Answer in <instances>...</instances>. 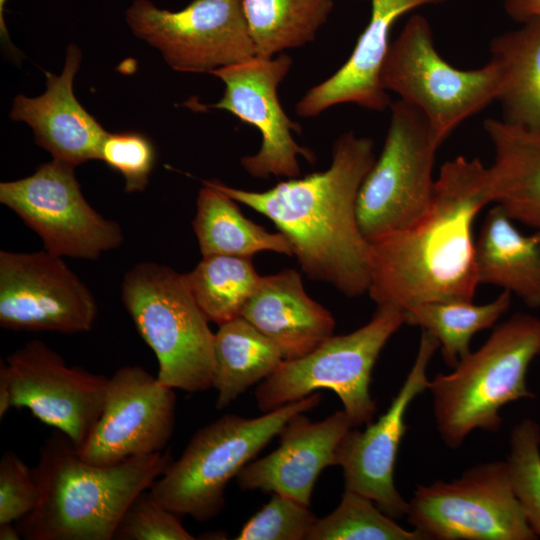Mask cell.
<instances>
[{
    "mask_svg": "<svg viewBox=\"0 0 540 540\" xmlns=\"http://www.w3.org/2000/svg\"><path fill=\"white\" fill-rule=\"evenodd\" d=\"M375 160L373 140L347 131L335 140L324 171L287 178L265 191L216 179L202 182L271 220L309 278L356 297L368 292L371 254L358 226L356 202Z\"/></svg>",
    "mask_w": 540,
    "mask_h": 540,
    "instance_id": "1",
    "label": "cell"
},
{
    "mask_svg": "<svg viewBox=\"0 0 540 540\" xmlns=\"http://www.w3.org/2000/svg\"><path fill=\"white\" fill-rule=\"evenodd\" d=\"M490 203L489 167L464 156L445 162L424 214L371 244L370 298L402 311L426 302L473 301L480 284L473 225Z\"/></svg>",
    "mask_w": 540,
    "mask_h": 540,
    "instance_id": "2",
    "label": "cell"
},
{
    "mask_svg": "<svg viewBox=\"0 0 540 540\" xmlns=\"http://www.w3.org/2000/svg\"><path fill=\"white\" fill-rule=\"evenodd\" d=\"M173 462L169 450L114 465L84 461L62 432L46 439L32 469L35 508L16 525L26 540H111L132 501Z\"/></svg>",
    "mask_w": 540,
    "mask_h": 540,
    "instance_id": "3",
    "label": "cell"
},
{
    "mask_svg": "<svg viewBox=\"0 0 540 540\" xmlns=\"http://www.w3.org/2000/svg\"><path fill=\"white\" fill-rule=\"evenodd\" d=\"M540 355V318L516 313L497 325L485 343L453 371L429 381L436 427L451 449L476 429L496 432L505 405L535 395L526 375Z\"/></svg>",
    "mask_w": 540,
    "mask_h": 540,
    "instance_id": "4",
    "label": "cell"
},
{
    "mask_svg": "<svg viewBox=\"0 0 540 540\" xmlns=\"http://www.w3.org/2000/svg\"><path fill=\"white\" fill-rule=\"evenodd\" d=\"M320 401V393H312L255 418L223 415L195 432L182 455L149 491L178 516L198 522L215 518L225 505V489L231 479L293 416L313 410Z\"/></svg>",
    "mask_w": 540,
    "mask_h": 540,
    "instance_id": "5",
    "label": "cell"
},
{
    "mask_svg": "<svg viewBox=\"0 0 540 540\" xmlns=\"http://www.w3.org/2000/svg\"><path fill=\"white\" fill-rule=\"evenodd\" d=\"M121 297L157 358V377L163 384L189 393L213 387L215 333L183 274L156 262H140L125 273Z\"/></svg>",
    "mask_w": 540,
    "mask_h": 540,
    "instance_id": "6",
    "label": "cell"
},
{
    "mask_svg": "<svg viewBox=\"0 0 540 540\" xmlns=\"http://www.w3.org/2000/svg\"><path fill=\"white\" fill-rule=\"evenodd\" d=\"M428 20L409 17L390 43L381 70V84L388 92L420 110L441 145L466 119L497 99L501 73L495 61L462 70L437 52Z\"/></svg>",
    "mask_w": 540,
    "mask_h": 540,
    "instance_id": "7",
    "label": "cell"
},
{
    "mask_svg": "<svg viewBox=\"0 0 540 540\" xmlns=\"http://www.w3.org/2000/svg\"><path fill=\"white\" fill-rule=\"evenodd\" d=\"M404 324L403 311L379 305L368 323L345 335H332L309 354L284 360L255 389L263 413L326 388L337 394L353 427L372 422L377 406L370 394L373 367L390 337Z\"/></svg>",
    "mask_w": 540,
    "mask_h": 540,
    "instance_id": "8",
    "label": "cell"
},
{
    "mask_svg": "<svg viewBox=\"0 0 540 540\" xmlns=\"http://www.w3.org/2000/svg\"><path fill=\"white\" fill-rule=\"evenodd\" d=\"M389 109L384 146L356 202L358 226L370 244L406 229L427 210L435 185V154L441 146L420 110L400 99Z\"/></svg>",
    "mask_w": 540,
    "mask_h": 540,
    "instance_id": "9",
    "label": "cell"
},
{
    "mask_svg": "<svg viewBox=\"0 0 540 540\" xmlns=\"http://www.w3.org/2000/svg\"><path fill=\"white\" fill-rule=\"evenodd\" d=\"M409 524L425 539L535 540L506 461L476 464L450 482L417 485Z\"/></svg>",
    "mask_w": 540,
    "mask_h": 540,
    "instance_id": "10",
    "label": "cell"
},
{
    "mask_svg": "<svg viewBox=\"0 0 540 540\" xmlns=\"http://www.w3.org/2000/svg\"><path fill=\"white\" fill-rule=\"evenodd\" d=\"M75 166L53 159L22 179L0 183V202L60 256L97 260L121 246L120 225L99 214L84 198Z\"/></svg>",
    "mask_w": 540,
    "mask_h": 540,
    "instance_id": "11",
    "label": "cell"
},
{
    "mask_svg": "<svg viewBox=\"0 0 540 540\" xmlns=\"http://www.w3.org/2000/svg\"><path fill=\"white\" fill-rule=\"evenodd\" d=\"M125 18L176 71L210 74L256 56L240 0H192L178 11L134 0Z\"/></svg>",
    "mask_w": 540,
    "mask_h": 540,
    "instance_id": "12",
    "label": "cell"
},
{
    "mask_svg": "<svg viewBox=\"0 0 540 540\" xmlns=\"http://www.w3.org/2000/svg\"><path fill=\"white\" fill-rule=\"evenodd\" d=\"M94 295L65 263L46 250L0 251V325L13 331H89Z\"/></svg>",
    "mask_w": 540,
    "mask_h": 540,
    "instance_id": "13",
    "label": "cell"
},
{
    "mask_svg": "<svg viewBox=\"0 0 540 540\" xmlns=\"http://www.w3.org/2000/svg\"><path fill=\"white\" fill-rule=\"evenodd\" d=\"M292 63L285 53L269 59L255 56L210 73L225 84L223 96L210 107L232 113L261 134L258 152L240 160L254 178H296L301 172L299 156L315 161L313 152L295 141L293 132L299 134L301 126L288 117L278 97V87Z\"/></svg>",
    "mask_w": 540,
    "mask_h": 540,
    "instance_id": "14",
    "label": "cell"
},
{
    "mask_svg": "<svg viewBox=\"0 0 540 540\" xmlns=\"http://www.w3.org/2000/svg\"><path fill=\"white\" fill-rule=\"evenodd\" d=\"M5 363L12 407L30 410L79 450L103 412L109 377L67 366L59 353L40 340L25 343Z\"/></svg>",
    "mask_w": 540,
    "mask_h": 540,
    "instance_id": "15",
    "label": "cell"
},
{
    "mask_svg": "<svg viewBox=\"0 0 540 540\" xmlns=\"http://www.w3.org/2000/svg\"><path fill=\"white\" fill-rule=\"evenodd\" d=\"M176 394L140 366H123L108 379L103 412L80 457L114 465L129 457L164 451L175 425Z\"/></svg>",
    "mask_w": 540,
    "mask_h": 540,
    "instance_id": "16",
    "label": "cell"
},
{
    "mask_svg": "<svg viewBox=\"0 0 540 540\" xmlns=\"http://www.w3.org/2000/svg\"><path fill=\"white\" fill-rule=\"evenodd\" d=\"M438 348V341L421 330L413 365L386 412L363 431L349 429L336 450L345 490L370 498L394 519L405 516L408 510V502L394 484L395 461L407 430L405 413L413 399L428 389L427 367Z\"/></svg>",
    "mask_w": 540,
    "mask_h": 540,
    "instance_id": "17",
    "label": "cell"
},
{
    "mask_svg": "<svg viewBox=\"0 0 540 540\" xmlns=\"http://www.w3.org/2000/svg\"><path fill=\"white\" fill-rule=\"evenodd\" d=\"M351 428L344 410L317 422L304 413L293 416L279 433L277 449L239 472L238 486L278 493L310 506L317 478L326 467L336 465L337 447Z\"/></svg>",
    "mask_w": 540,
    "mask_h": 540,
    "instance_id": "18",
    "label": "cell"
},
{
    "mask_svg": "<svg viewBox=\"0 0 540 540\" xmlns=\"http://www.w3.org/2000/svg\"><path fill=\"white\" fill-rule=\"evenodd\" d=\"M371 15L347 61L326 80L310 88L298 101L295 111L313 118L327 109L351 103L372 111H384L390 97L380 80L390 46L393 24L405 13L448 0H370Z\"/></svg>",
    "mask_w": 540,
    "mask_h": 540,
    "instance_id": "19",
    "label": "cell"
},
{
    "mask_svg": "<svg viewBox=\"0 0 540 540\" xmlns=\"http://www.w3.org/2000/svg\"><path fill=\"white\" fill-rule=\"evenodd\" d=\"M80 60L79 48L69 45L62 73L45 72L46 91L35 98L18 95L10 112L12 120L23 121L32 128L35 142L53 159L74 166L100 159L108 135L74 96L73 80Z\"/></svg>",
    "mask_w": 540,
    "mask_h": 540,
    "instance_id": "20",
    "label": "cell"
},
{
    "mask_svg": "<svg viewBox=\"0 0 540 540\" xmlns=\"http://www.w3.org/2000/svg\"><path fill=\"white\" fill-rule=\"evenodd\" d=\"M241 317L267 337L284 360L303 357L333 335L330 311L305 291L295 269L261 277Z\"/></svg>",
    "mask_w": 540,
    "mask_h": 540,
    "instance_id": "21",
    "label": "cell"
},
{
    "mask_svg": "<svg viewBox=\"0 0 540 540\" xmlns=\"http://www.w3.org/2000/svg\"><path fill=\"white\" fill-rule=\"evenodd\" d=\"M483 127L494 151L492 203L540 232V133L498 119H486Z\"/></svg>",
    "mask_w": 540,
    "mask_h": 540,
    "instance_id": "22",
    "label": "cell"
},
{
    "mask_svg": "<svg viewBox=\"0 0 540 540\" xmlns=\"http://www.w3.org/2000/svg\"><path fill=\"white\" fill-rule=\"evenodd\" d=\"M514 222L498 205L488 211L475 241L479 283L540 309V232L525 235Z\"/></svg>",
    "mask_w": 540,
    "mask_h": 540,
    "instance_id": "23",
    "label": "cell"
},
{
    "mask_svg": "<svg viewBox=\"0 0 540 540\" xmlns=\"http://www.w3.org/2000/svg\"><path fill=\"white\" fill-rule=\"evenodd\" d=\"M521 24L490 42V59L501 73L496 101L502 121L540 133V19Z\"/></svg>",
    "mask_w": 540,
    "mask_h": 540,
    "instance_id": "24",
    "label": "cell"
},
{
    "mask_svg": "<svg viewBox=\"0 0 540 540\" xmlns=\"http://www.w3.org/2000/svg\"><path fill=\"white\" fill-rule=\"evenodd\" d=\"M196 199L193 230L202 256L228 255L252 258L261 251L293 256L289 241L280 232L247 219L237 202L203 184Z\"/></svg>",
    "mask_w": 540,
    "mask_h": 540,
    "instance_id": "25",
    "label": "cell"
},
{
    "mask_svg": "<svg viewBox=\"0 0 540 540\" xmlns=\"http://www.w3.org/2000/svg\"><path fill=\"white\" fill-rule=\"evenodd\" d=\"M214 348L219 410L270 377L284 361L279 349L241 316L219 325Z\"/></svg>",
    "mask_w": 540,
    "mask_h": 540,
    "instance_id": "26",
    "label": "cell"
},
{
    "mask_svg": "<svg viewBox=\"0 0 540 540\" xmlns=\"http://www.w3.org/2000/svg\"><path fill=\"white\" fill-rule=\"evenodd\" d=\"M256 57L304 46L327 22L334 0H240Z\"/></svg>",
    "mask_w": 540,
    "mask_h": 540,
    "instance_id": "27",
    "label": "cell"
},
{
    "mask_svg": "<svg viewBox=\"0 0 540 540\" xmlns=\"http://www.w3.org/2000/svg\"><path fill=\"white\" fill-rule=\"evenodd\" d=\"M511 294L503 291L493 301L426 302L403 311L404 323L427 331L439 343L445 363L454 368L470 351L473 336L492 327L509 309Z\"/></svg>",
    "mask_w": 540,
    "mask_h": 540,
    "instance_id": "28",
    "label": "cell"
},
{
    "mask_svg": "<svg viewBox=\"0 0 540 540\" xmlns=\"http://www.w3.org/2000/svg\"><path fill=\"white\" fill-rule=\"evenodd\" d=\"M183 276L205 317L218 326L241 316L262 277L252 258L228 255L203 256Z\"/></svg>",
    "mask_w": 540,
    "mask_h": 540,
    "instance_id": "29",
    "label": "cell"
},
{
    "mask_svg": "<svg viewBox=\"0 0 540 540\" xmlns=\"http://www.w3.org/2000/svg\"><path fill=\"white\" fill-rule=\"evenodd\" d=\"M382 512L370 498L344 490L339 505L317 518L306 540H425L417 530H406Z\"/></svg>",
    "mask_w": 540,
    "mask_h": 540,
    "instance_id": "30",
    "label": "cell"
},
{
    "mask_svg": "<svg viewBox=\"0 0 540 540\" xmlns=\"http://www.w3.org/2000/svg\"><path fill=\"white\" fill-rule=\"evenodd\" d=\"M506 463L515 495L539 538L540 426L532 419L522 420L511 430Z\"/></svg>",
    "mask_w": 540,
    "mask_h": 540,
    "instance_id": "31",
    "label": "cell"
},
{
    "mask_svg": "<svg viewBox=\"0 0 540 540\" xmlns=\"http://www.w3.org/2000/svg\"><path fill=\"white\" fill-rule=\"evenodd\" d=\"M316 516L305 505L291 497L272 493L242 527L237 540H306Z\"/></svg>",
    "mask_w": 540,
    "mask_h": 540,
    "instance_id": "32",
    "label": "cell"
},
{
    "mask_svg": "<svg viewBox=\"0 0 540 540\" xmlns=\"http://www.w3.org/2000/svg\"><path fill=\"white\" fill-rule=\"evenodd\" d=\"M180 516L164 507L150 491L140 493L122 515L113 539L193 540Z\"/></svg>",
    "mask_w": 540,
    "mask_h": 540,
    "instance_id": "33",
    "label": "cell"
},
{
    "mask_svg": "<svg viewBox=\"0 0 540 540\" xmlns=\"http://www.w3.org/2000/svg\"><path fill=\"white\" fill-rule=\"evenodd\" d=\"M100 160L123 176L125 192L134 193L148 186L156 152L153 143L139 132L108 133L101 147Z\"/></svg>",
    "mask_w": 540,
    "mask_h": 540,
    "instance_id": "34",
    "label": "cell"
},
{
    "mask_svg": "<svg viewBox=\"0 0 540 540\" xmlns=\"http://www.w3.org/2000/svg\"><path fill=\"white\" fill-rule=\"evenodd\" d=\"M38 500L33 471L16 453L5 452L0 460V524L21 520Z\"/></svg>",
    "mask_w": 540,
    "mask_h": 540,
    "instance_id": "35",
    "label": "cell"
},
{
    "mask_svg": "<svg viewBox=\"0 0 540 540\" xmlns=\"http://www.w3.org/2000/svg\"><path fill=\"white\" fill-rule=\"evenodd\" d=\"M506 13L516 22L540 19V0H503Z\"/></svg>",
    "mask_w": 540,
    "mask_h": 540,
    "instance_id": "36",
    "label": "cell"
},
{
    "mask_svg": "<svg viewBox=\"0 0 540 540\" xmlns=\"http://www.w3.org/2000/svg\"><path fill=\"white\" fill-rule=\"evenodd\" d=\"M12 408L11 382L5 361L0 363V418Z\"/></svg>",
    "mask_w": 540,
    "mask_h": 540,
    "instance_id": "37",
    "label": "cell"
},
{
    "mask_svg": "<svg viewBox=\"0 0 540 540\" xmlns=\"http://www.w3.org/2000/svg\"><path fill=\"white\" fill-rule=\"evenodd\" d=\"M21 535L17 526L12 523L0 524V540H19Z\"/></svg>",
    "mask_w": 540,
    "mask_h": 540,
    "instance_id": "38",
    "label": "cell"
},
{
    "mask_svg": "<svg viewBox=\"0 0 540 540\" xmlns=\"http://www.w3.org/2000/svg\"><path fill=\"white\" fill-rule=\"evenodd\" d=\"M7 0H0V33L4 42H8L10 47H13L10 43L9 35L7 32L5 20H4V10Z\"/></svg>",
    "mask_w": 540,
    "mask_h": 540,
    "instance_id": "39",
    "label": "cell"
}]
</instances>
